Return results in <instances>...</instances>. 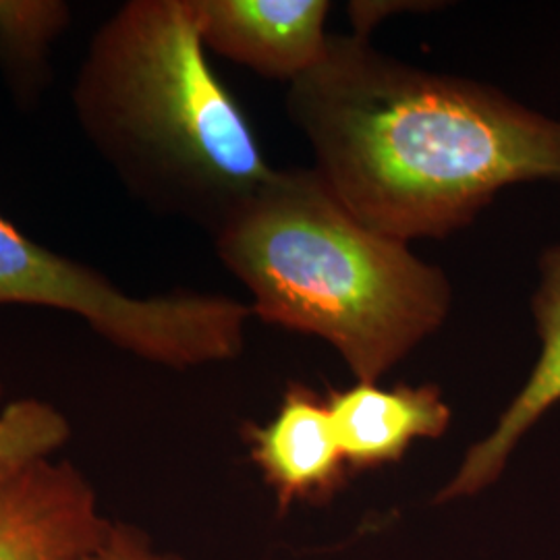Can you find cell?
<instances>
[{"mask_svg":"<svg viewBox=\"0 0 560 560\" xmlns=\"http://www.w3.org/2000/svg\"><path fill=\"white\" fill-rule=\"evenodd\" d=\"M532 314L540 337L538 361L494 428L465 453L455 476L436 492V504L474 499L501 480L525 434L560 402V245L540 258Z\"/></svg>","mask_w":560,"mask_h":560,"instance_id":"cell-8","label":"cell"},{"mask_svg":"<svg viewBox=\"0 0 560 560\" xmlns=\"http://www.w3.org/2000/svg\"><path fill=\"white\" fill-rule=\"evenodd\" d=\"M80 560H183L179 557L162 555L148 536L133 525L113 523L110 534L98 548L88 552Z\"/></svg>","mask_w":560,"mask_h":560,"instance_id":"cell-12","label":"cell"},{"mask_svg":"<svg viewBox=\"0 0 560 560\" xmlns=\"http://www.w3.org/2000/svg\"><path fill=\"white\" fill-rule=\"evenodd\" d=\"M340 451L349 469H374L402 459L416 441H436L451 428L453 411L436 384L355 382L326 395Z\"/></svg>","mask_w":560,"mask_h":560,"instance_id":"cell-9","label":"cell"},{"mask_svg":"<svg viewBox=\"0 0 560 560\" xmlns=\"http://www.w3.org/2000/svg\"><path fill=\"white\" fill-rule=\"evenodd\" d=\"M71 436L59 409L40 399L9 402L0 413V486L50 459Z\"/></svg>","mask_w":560,"mask_h":560,"instance_id":"cell-11","label":"cell"},{"mask_svg":"<svg viewBox=\"0 0 560 560\" xmlns=\"http://www.w3.org/2000/svg\"><path fill=\"white\" fill-rule=\"evenodd\" d=\"M284 108L342 206L402 243L469 226L509 185L560 180V120L353 34L328 38Z\"/></svg>","mask_w":560,"mask_h":560,"instance_id":"cell-1","label":"cell"},{"mask_svg":"<svg viewBox=\"0 0 560 560\" xmlns=\"http://www.w3.org/2000/svg\"><path fill=\"white\" fill-rule=\"evenodd\" d=\"M436 7L441 4L420 0H353L349 2V20L353 23V36L368 40L372 30L393 13L432 11Z\"/></svg>","mask_w":560,"mask_h":560,"instance_id":"cell-13","label":"cell"},{"mask_svg":"<svg viewBox=\"0 0 560 560\" xmlns=\"http://www.w3.org/2000/svg\"><path fill=\"white\" fill-rule=\"evenodd\" d=\"M113 529L69 460H40L0 486V560H80Z\"/></svg>","mask_w":560,"mask_h":560,"instance_id":"cell-5","label":"cell"},{"mask_svg":"<svg viewBox=\"0 0 560 560\" xmlns=\"http://www.w3.org/2000/svg\"><path fill=\"white\" fill-rule=\"evenodd\" d=\"M206 52L191 0H129L94 32L71 104L136 200L212 235L277 168Z\"/></svg>","mask_w":560,"mask_h":560,"instance_id":"cell-2","label":"cell"},{"mask_svg":"<svg viewBox=\"0 0 560 560\" xmlns=\"http://www.w3.org/2000/svg\"><path fill=\"white\" fill-rule=\"evenodd\" d=\"M212 240L254 316L326 340L358 382L381 381L451 314L441 268L353 217L314 168L275 171Z\"/></svg>","mask_w":560,"mask_h":560,"instance_id":"cell-3","label":"cell"},{"mask_svg":"<svg viewBox=\"0 0 560 560\" xmlns=\"http://www.w3.org/2000/svg\"><path fill=\"white\" fill-rule=\"evenodd\" d=\"M243 441L280 511L295 501H326L347 481L349 465L326 397L293 382L266 423H245Z\"/></svg>","mask_w":560,"mask_h":560,"instance_id":"cell-7","label":"cell"},{"mask_svg":"<svg viewBox=\"0 0 560 560\" xmlns=\"http://www.w3.org/2000/svg\"><path fill=\"white\" fill-rule=\"evenodd\" d=\"M4 305L73 314L120 351L175 370L237 360L254 316L249 303L214 293L131 295L0 217V307Z\"/></svg>","mask_w":560,"mask_h":560,"instance_id":"cell-4","label":"cell"},{"mask_svg":"<svg viewBox=\"0 0 560 560\" xmlns=\"http://www.w3.org/2000/svg\"><path fill=\"white\" fill-rule=\"evenodd\" d=\"M208 52L289 85L320 65L328 0H191Z\"/></svg>","mask_w":560,"mask_h":560,"instance_id":"cell-6","label":"cell"},{"mask_svg":"<svg viewBox=\"0 0 560 560\" xmlns=\"http://www.w3.org/2000/svg\"><path fill=\"white\" fill-rule=\"evenodd\" d=\"M69 25L71 7L62 0H0V73L23 106L40 98L52 48Z\"/></svg>","mask_w":560,"mask_h":560,"instance_id":"cell-10","label":"cell"}]
</instances>
